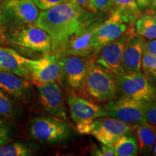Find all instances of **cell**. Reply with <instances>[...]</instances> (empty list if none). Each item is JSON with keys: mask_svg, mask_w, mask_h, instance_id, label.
Wrapping results in <instances>:
<instances>
[{"mask_svg": "<svg viewBox=\"0 0 156 156\" xmlns=\"http://www.w3.org/2000/svg\"><path fill=\"white\" fill-rule=\"evenodd\" d=\"M28 59L12 48L0 47V72L12 73L30 79Z\"/></svg>", "mask_w": 156, "mask_h": 156, "instance_id": "cell-17", "label": "cell"}, {"mask_svg": "<svg viewBox=\"0 0 156 156\" xmlns=\"http://www.w3.org/2000/svg\"><path fill=\"white\" fill-rule=\"evenodd\" d=\"M146 122L156 126V101L148 105L145 111Z\"/></svg>", "mask_w": 156, "mask_h": 156, "instance_id": "cell-29", "label": "cell"}, {"mask_svg": "<svg viewBox=\"0 0 156 156\" xmlns=\"http://www.w3.org/2000/svg\"><path fill=\"white\" fill-rule=\"evenodd\" d=\"M115 77L117 90L122 95L149 103L156 101V87L142 72Z\"/></svg>", "mask_w": 156, "mask_h": 156, "instance_id": "cell-9", "label": "cell"}, {"mask_svg": "<svg viewBox=\"0 0 156 156\" xmlns=\"http://www.w3.org/2000/svg\"><path fill=\"white\" fill-rule=\"evenodd\" d=\"M151 103L122 95L109 101L105 105L109 116L124 121L132 125L146 122L145 111Z\"/></svg>", "mask_w": 156, "mask_h": 156, "instance_id": "cell-7", "label": "cell"}, {"mask_svg": "<svg viewBox=\"0 0 156 156\" xmlns=\"http://www.w3.org/2000/svg\"><path fill=\"white\" fill-rule=\"evenodd\" d=\"M90 154L92 155L95 156H101V150L96 144H93V145L90 147Z\"/></svg>", "mask_w": 156, "mask_h": 156, "instance_id": "cell-34", "label": "cell"}, {"mask_svg": "<svg viewBox=\"0 0 156 156\" xmlns=\"http://www.w3.org/2000/svg\"><path fill=\"white\" fill-rule=\"evenodd\" d=\"M134 129V126L132 124L107 116L93 121L90 134L101 144L112 147L121 136Z\"/></svg>", "mask_w": 156, "mask_h": 156, "instance_id": "cell-11", "label": "cell"}, {"mask_svg": "<svg viewBox=\"0 0 156 156\" xmlns=\"http://www.w3.org/2000/svg\"><path fill=\"white\" fill-rule=\"evenodd\" d=\"M152 154H153V155L156 156V140H155V143H154L153 151H152Z\"/></svg>", "mask_w": 156, "mask_h": 156, "instance_id": "cell-39", "label": "cell"}, {"mask_svg": "<svg viewBox=\"0 0 156 156\" xmlns=\"http://www.w3.org/2000/svg\"><path fill=\"white\" fill-rule=\"evenodd\" d=\"M5 28V25L4 23V19H3V15H2V10L0 9V36L4 33Z\"/></svg>", "mask_w": 156, "mask_h": 156, "instance_id": "cell-36", "label": "cell"}, {"mask_svg": "<svg viewBox=\"0 0 156 156\" xmlns=\"http://www.w3.org/2000/svg\"><path fill=\"white\" fill-rule=\"evenodd\" d=\"M94 12L106 11L111 9L110 0H89Z\"/></svg>", "mask_w": 156, "mask_h": 156, "instance_id": "cell-27", "label": "cell"}, {"mask_svg": "<svg viewBox=\"0 0 156 156\" xmlns=\"http://www.w3.org/2000/svg\"><path fill=\"white\" fill-rule=\"evenodd\" d=\"M152 1L153 0H136V3H137L141 11L147 10L151 5Z\"/></svg>", "mask_w": 156, "mask_h": 156, "instance_id": "cell-33", "label": "cell"}, {"mask_svg": "<svg viewBox=\"0 0 156 156\" xmlns=\"http://www.w3.org/2000/svg\"><path fill=\"white\" fill-rule=\"evenodd\" d=\"M28 132L33 140L55 144L69 140L73 134V128L63 119L52 116H39L31 121Z\"/></svg>", "mask_w": 156, "mask_h": 156, "instance_id": "cell-2", "label": "cell"}, {"mask_svg": "<svg viewBox=\"0 0 156 156\" xmlns=\"http://www.w3.org/2000/svg\"><path fill=\"white\" fill-rule=\"evenodd\" d=\"M12 140V129L9 124L0 116V146L9 143Z\"/></svg>", "mask_w": 156, "mask_h": 156, "instance_id": "cell-26", "label": "cell"}, {"mask_svg": "<svg viewBox=\"0 0 156 156\" xmlns=\"http://www.w3.org/2000/svg\"><path fill=\"white\" fill-rule=\"evenodd\" d=\"M17 108L15 103L8 95L0 89V116L12 118L17 115Z\"/></svg>", "mask_w": 156, "mask_h": 156, "instance_id": "cell-24", "label": "cell"}, {"mask_svg": "<svg viewBox=\"0 0 156 156\" xmlns=\"http://www.w3.org/2000/svg\"><path fill=\"white\" fill-rule=\"evenodd\" d=\"M134 34V29L130 30L105 44L95 52L93 58L99 65L115 75H126L122 64L123 52L126 40Z\"/></svg>", "mask_w": 156, "mask_h": 156, "instance_id": "cell-10", "label": "cell"}, {"mask_svg": "<svg viewBox=\"0 0 156 156\" xmlns=\"http://www.w3.org/2000/svg\"><path fill=\"white\" fill-rule=\"evenodd\" d=\"M142 68L145 75L151 72L156 71V56L144 50L142 58Z\"/></svg>", "mask_w": 156, "mask_h": 156, "instance_id": "cell-25", "label": "cell"}, {"mask_svg": "<svg viewBox=\"0 0 156 156\" xmlns=\"http://www.w3.org/2000/svg\"><path fill=\"white\" fill-rule=\"evenodd\" d=\"M146 40L135 34L129 37L124 45L122 64L126 75L141 72L142 58Z\"/></svg>", "mask_w": 156, "mask_h": 156, "instance_id": "cell-16", "label": "cell"}, {"mask_svg": "<svg viewBox=\"0 0 156 156\" xmlns=\"http://www.w3.org/2000/svg\"><path fill=\"white\" fill-rule=\"evenodd\" d=\"M145 75L147 79L149 80V81L156 87V71L151 72V73H147Z\"/></svg>", "mask_w": 156, "mask_h": 156, "instance_id": "cell-35", "label": "cell"}, {"mask_svg": "<svg viewBox=\"0 0 156 156\" xmlns=\"http://www.w3.org/2000/svg\"><path fill=\"white\" fill-rule=\"evenodd\" d=\"M145 51L151 54L156 56V39H152L145 42Z\"/></svg>", "mask_w": 156, "mask_h": 156, "instance_id": "cell-30", "label": "cell"}, {"mask_svg": "<svg viewBox=\"0 0 156 156\" xmlns=\"http://www.w3.org/2000/svg\"><path fill=\"white\" fill-rule=\"evenodd\" d=\"M147 12L150 13H155L156 14V0H153L151 6H150L149 9H147Z\"/></svg>", "mask_w": 156, "mask_h": 156, "instance_id": "cell-37", "label": "cell"}, {"mask_svg": "<svg viewBox=\"0 0 156 156\" xmlns=\"http://www.w3.org/2000/svg\"><path fill=\"white\" fill-rule=\"evenodd\" d=\"M85 92L100 102H108L116 98L118 93L115 75L99 65L93 58L89 61Z\"/></svg>", "mask_w": 156, "mask_h": 156, "instance_id": "cell-3", "label": "cell"}, {"mask_svg": "<svg viewBox=\"0 0 156 156\" xmlns=\"http://www.w3.org/2000/svg\"><path fill=\"white\" fill-rule=\"evenodd\" d=\"M101 156H114L115 155V151L114 147H109V146L105 145L103 144H101Z\"/></svg>", "mask_w": 156, "mask_h": 156, "instance_id": "cell-31", "label": "cell"}, {"mask_svg": "<svg viewBox=\"0 0 156 156\" xmlns=\"http://www.w3.org/2000/svg\"><path fill=\"white\" fill-rule=\"evenodd\" d=\"M10 44L35 51L48 54L52 51V40L44 30L35 24L13 26L5 34Z\"/></svg>", "mask_w": 156, "mask_h": 156, "instance_id": "cell-4", "label": "cell"}, {"mask_svg": "<svg viewBox=\"0 0 156 156\" xmlns=\"http://www.w3.org/2000/svg\"><path fill=\"white\" fill-rule=\"evenodd\" d=\"M39 13L34 0H8L2 9L5 27L34 24Z\"/></svg>", "mask_w": 156, "mask_h": 156, "instance_id": "cell-13", "label": "cell"}, {"mask_svg": "<svg viewBox=\"0 0 156 156\" xmlns=\"http://www.w3.org/2000/svg\"><path fill=\"white\" fill-rule=\"evenodd\" d=\"M134 23L135 22L128 15L119 10H112L108 18L98 25L93 32L91 46L94 50V54L105 44L134 29Z\"/></svg>", "mask_w": 156, "mask_h": 156, "instance_id": "cell-5", "label": "cell"}, {"mask_svg": "<svg viewBox=\"0 0 156 156\" xmlns=\"http://www.w3.org/2000/svg\"><path fill=\"white\" fill-rule=\"evenodd\" d=\"M56 56L61 68V79L75 92H85V80L90 58L74 55Z\"/></svg>", "mask_w": 156, "mask_h": 156, "instance_id": "cell-8", "label": "cell"}, {"mask_svg": "<svg viewBox=\"0 0 156 156\" xmlns=\"http://www.w3.org/2000/svg\"><path fill=\"white\" fill-rule=\"evenodd\" d=\"M70 2L75 4L83 8L87 9V10L93 12L92 7H91L90 4L89 0H69Z\"/></svg>", "mask_w": 156, "mask_h": 156, "instance_id": "cell-32", "label": "cell"}, {"mask_svg": "<svg viewBox=\"0 0 156 156\" xmlns=\"http://www.w3.org/2000/svg\"><path fill=\"white\" fill-rule=\"evenodd\" d=\"M138 142V153L142 155H151L156 140V126L147 122L134 125Z\"/></svg>", "mask_w": 156, "mask_h": 156, "instance_id": "cell-19", "label": "cell"}, {"mask_svg": "<svg viewBox=\"0 0 156 156\" xmlns=\"http://www.w3.org/2000/svg\"><path fill=\"white\" fill-rule=\"evenodd\" d=\"M134 34L143 38L156 39V14L147 12L142 15L134 23Z\"/></svg>", "mask_w": 156, "mask_h": 156, "instance_id": "cell-21", "label": "cell"}, {"mask_svg": "<svg viewBox=\"0 0 156 156\" xmlns=\"http://www.w3.org/2000/svg\"><path fill=\"white\" fill-rule=\"evenodd\" d=\"M7 1H8V0H0V9L2 10L4 7H5V5H6V3L7 2Z\"/></svg>", "mask_w": 156, "mask_h": 156, "instance_id": "cell-38", "label": "cell"}, {"mask_svg": "<svg viewBox=\"0 0 156 156\" xmlns=\"http://www.w3.org/2000/svg\"><path fill=\"white\" fill-rule=\"evenodd\" d=\"M94 13L66 2L43 10L34 24L51 36L53 51L69 36L96 23Z\"/></svg>", "mask_w": 156, "mask_h": 156, "instance_id": "cell-1", "label": "cell"}, {"mask_svg": "<svg viewBox=\"0 0 156 156\" xmlns=\"http://www.w3.org/2000/svg\"><path fill=\"white\" fill-rule=\"evenodd\" d=\"M101 22L90 25L80 32L73 34L52 51L55 55H74L91 58L94 56V50L91 46V39L95 28Z\"/></svg>", "mask_w": 156, "mask_h": 156, "instance_id": "cell-12", "label": "cell"}, {"mask_svg": "<svg viewBox=\"0 0 156 156\" xmlns=\"http://www.w3.org/2000/svg\"><path fill=\"white\" fill-rule=\"evenodd\" d=\"M0 89L16 99H24L30 90L28 79L15 74L0 72Z\"/></svg>", "mask_w": 156, "mask_h": 156, "instance_id": "cell-18", "label": "cell"}, {"mask_svg": "<svg viewBox=\"0 0 156 156\" xmlns=\"http://www.w3.org/2000/svg\"><path fill=\"white\" fill-rule=\"evenodd\" d=\"M34 2L37 7L43 11L49 9L60 3L69 1V0H34Z\"/></svg>", "mask_w": 156, "mask_h": 156, "instance_id": "cell-28", "label": "cell"}, {"mask_svg": "<svg viewBox=\"0 0 156 156\" xmlns=\"http://www.w3.org/2000/svg\"><path fill=\"white\" fill-rule=\"evenodd\" d=\"M28 67L30 79L35 85L57 83L61 79V68L54 54H44L41 58H29Z\"/></svg>", "mask_w": 156, "mask_h": 156, "instance_id": "cell-14", "label": "cell"}, {"mask_svg": "<svg viewBox=\"0 0 156 156\" xmlns=\"http://www.w3.org/2000/svg\"><path fill=\"white\" fill-rule=\"evenodd\" d=\"M39 146L28 142H15L0 146V156H28L36 153Z\"/></svg>", "mask_w": 156, "mask_h": 156, "instance_id": "cell-22", "label": "cell"}, {"mask_svg": "<svg viewBox=\"0 0 156 156\" xmlns=\"http://www.w3.org/2000/svg\"><path fill=\"white\" fill-rule=\"evenodd\" d=\"M111 9L119 10L128 15L132 20H136L141 16V10L136 0H110Z\"/></svg>", "mask_w": 156, "mask_h": 156, "instance_id": "cell-23", "label": "cell"}, {"mask_svg": "<svg viewBox=\"0 0 156 156\" xmlns=\"http://www.w3.org/2000/svg\"><path fill=\"white\" fill-rule=\"evenodd\" d=\"M40 103L44 110L60 119H67V111L64 102L63 93L56 83L36 85Z\"/></svg>", "mask_w": 156, "mask_h": 156, "instance_id": "cell-15", "label": "cell"}, {"mask_svg": "<svg viewBox=\"0 0 156 156\" xmlns=\"http://www.w3.org/2000/svg\"><path fill=\"white\" fill-rule=\"evenodd\" d=\"M67 104L71 116L79 133L90 134L91 125L95 119L108 116L102 106L78 96L70 94L67 98Z\"/></svg>", "mask_w": 156, "mask_h": 156, "instance_id": "cell-6", "label": "cell"}, {"mask_svg": "<svg viewBox=\"0 0 156 156\" xmlns=\"http://www.w3.org/2000/svg\"><path fill=\"white\" fill-rule=\"evenodd\" d=\"M114 147L116 156L136 155L139 148L137 138L132 131L126 132L116 140Z\"/></svg>", "mask_w": 156, "mask_h": 156, "instance_id": "cell-20", "label": "cell"}]
</instances>
